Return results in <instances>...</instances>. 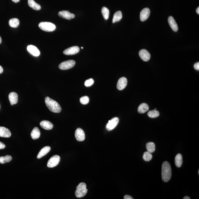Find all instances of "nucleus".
I'll return each instance as SVG.
<instances>
[{"mask_svg":"<svg viewBox=\"0 0 199 199\" xmlns=\"http://www.w3.org/2000/svg\"><path fill=\"white\" fill-rule=\"evenodd\" d=\"M161 177L162 180L165 182H169L171 179L172 177V169L170 164L168 161H164L162 164Z\"/></svg>","mask_w":199,"mask_h":199,"instance_id":"nucleus-1","label":"nucleus"},{"mask_svg":"<svg viewBox=\"0 0 199 199\" xmlns=\"http://www.w3.org/2000/svg\"><path fill=\"white\" fill-rule=\"evenodd\" d=\"M45 103L50 110L52 112L59 113L61 111V107L58 103L49 97H45Z\"/></svg>","mask_w":199,"mask_h":199,"instance_id":"nucleus-2","label":"nucleus"},{"mask_svg":"<svg viewBox=\"0 0 199 199\" xmlns=\"http://www.w3.org/2000/svg\"><path fill=\"white\" fill-rule=\"evenodd\" d=\"M75 196L78 198H82L84 197L87 194V190L86 188V185L84 183H81L76 187Z\"/></svg>","mask_w":199,"mask_h":199,"instance_id":"nucleus-3","label":"nucleus"},{"mask_svg":"<svg viewBox=\"0 0 199 199\" xmlns=\"http://www.w3.org/2000/svg\"><path fill=\"white\" fill-rule=\"evenodd\" d=\"M38 26L42 30L47 32H52L56 29L55 25L51 22H41Z\"/></svg>","mask_w":199,"mask_h":199,"instance_id":"nucleus-4","label":"nucleus"},{"mask_svg":"<svg viewBox=\"0 0 199 199\" xmlns=\"http://www.w3.org/2000/svg\"><path fill=\"white\" fill-rule=\"evenodd\" d=\"M75 65V62L73 60H69L62 62L59 65V68L61 70H65L71 69Z\"/></svg>","mask_w":199,"mask_h":199,"instance_id":"nucleus-5","label":"nucleus"},{"mask_svg":"<svg viewBox=\"0 0 199 199\" xmlns=\"http://www.w3.org/2000/svg\"><path fill=\"white\" fill-rule=\"evenodd\" d=\"M60 161V157L58 155L53 156L51 158L47 163V167L49 168H53L57 166Z\"/></svg>","mask_w":199,"mask_h":199,"instance_id":"nucleus-6","label":"nucleus"},{"mask_svg":"<svg viewBox=\"0 0 199 199\" xmlns=\"http://www.w3.org/2000/svg\"><path fill=\"white\" fill-rule=\"evenodd\" d=\"M119 122V119L117 117H115L108 121L107 124L106 128L108 131L112 130L115 129Z\"/></svg>","mask_w":199,"mask_h":199,"instance_id":"nucleus-7","label":"nucleus"},{"mask_svg":"<svg viewBox=\"0 0 199 199\" xmlns=\"http://www.w3.org/2000/svg\"><path fill=\"white\" fill-rule=\"evenodd\" d=\"M58 16L64 19L70 20L75 17V15L68 10H62L58 13Z\"/></svg>","mask_w":199,"mask_h":199,"instance_id":"nucleus-8","label":"nucleus"},{"mask_svg":"<svg viewBox=\"0 0 199 199\" xmlns=\"http://www.w3.org/2000/svg\"><path fill=\"white\" fill-rule=\"evenodd\" d=\"M80 51V48L78 46H73L66 49L64 51L63 53L67 55H73L78 53Z\"/></svg>","mask_w":199,"mask_h":199,"instance_id":"nucleus-9","label":"nucleus"},{"mask_svg":"<svg viewBox=\"0 0 199 199\" xmlns=\"http://www.w3.org/2000/svg\"><path fill=\"white\" fill-rule=\"evenodd\" d=\"M75 136L76 140L78 141H83L85 139V135L83 129L78 128L75 133Z\"/></svg>","mask_w":199,"mask_h":199,"instance_id":"nucleus-10","label":"nucleus"},{"mask_svg":"<svg viewBox=\"0 0 199 199\" xmlns=\"http://www.w3.org/2000/svg\"><path fill=\"white\" fill-rule=\"evenodd\" d=\"M127 84V79L125 77L120 78L118 80L117 84V88L119 90H122L126 88Z\"/></svg>","mask_w":199,"mask_h":199,"instance_id":"nucleus-11","label":"nucleus"},{"mask_svg":"<svg viewBox=\"0 0 199 199\" xmlns=\"http://www.w3.org/2000/svg\"><path fill=\"white\" fill-rule=\"evenodd\" d=\"M139 54L141 59L143 61H146V62L149 60L150 58H151V54L146 50H141L139 52Z\"/></svg>","mask_w":199,"mask_h":199,"instance_id":"nucleus-12","label":"nucleus"},{"mask_svg":"<svg viewBox=\"0 0 199 199\" xmlns=\"http://www.w3.org/2000/svg\"><path fill=\"white\" fill-rule=\"evenodd\" d=\"M150 10L148 8H145L141 11L140 13V20L142 22H144L148 19L150 16Z\"/></svg>","mask_w":199,"mask_h":199,"instance_id":"nucleus-13","label":"nucleus"},{"mask_svg":"<svg viewBox=\"0 0 199 199\" xmlns=\"http://www.w3.org/2000/svg\"><path fill=\"white\" fill-rule=\"evenodd\" d=\"M27 50L31 54L35 57H38L40 54L38 49L34 45H30L28 46Z\"/></svg>","mask_w":199,"mask_h":199,"instance_id":"nucleus-14","label":"nucleus"},{"mask_svg":"<svg viewBox=\"0 0 199 199\" xmlns=\"http://www.w3.org/2000/svg\"><path fill=\"white\" fill-rule=\"evenodd\" d=\"M11 136V133L9 129L3 126H0V137L9 138Z\"/></svg>","mask_w":199,"mask_h":199,"instance_id":"nucleus-15","label":"nucleus"},{"mask_svg":"<svg viewBox=\"0 0 199 199\" xmlns=\"http://www.w3.org/2000/svg\"><path fill=\"white\" fill-rule=\"evenodd\" d=\"M168 22L172 30L174 31H177L178 30V25L174 18L172 16H169L168 18Z\"/></svg>","mask_w":199,"mask_h":199,"instance_id":"nucleus-16","label":"nucleus"},{"mask_svg":"<svg viewBox=\"0 0 199 199\" xmlns=\"http://www.w3.org/2000/svg\"><path fill=\"white\" fill-rule=\"evenodd\" d=\"M18 96L17 94L14 92H12L9 94V99L11 105H13L17 103Z\"/></svg>","mask_w":199,"mask_h":199,"instance_id":"nucleus-17","label":"nucleus"},{"mask_svg":"<svg viewBox=\"0 0 199 199\" xmlns=\"http://www.w3.org/2000/svg\"><path fill=\"white\" fill-rule=\"evenodd\" d=\"M41 127L45 130H51L53 128V125L51 122L48 121L44 120L42 121L40 123Z\"/></svg>","mask_w":199,"mask_h":199,"instance_id":"nucleus-18","label":"nucleus"},{"mask_svg":"<svg viewBox=\"0 0 199 199\" xmlns=\"http://www.w3.org/2000/svg\"><path fill=\"white\" fill-rule=\"evenodd\" d=\"M51 150V147L49 146H46V147H43L42 149L40 152H39L38 155L37 156V158L38 159L42 158L44 156L46 155Z\"/></svg>","mask_w":199,"mask_h":199,"instance_id":"nucleus-19","label":"nucleus"},{"mask_svg":"<svg viewBox=\"0 0 199 199\" xmlns=\"http://www.w3.org/2000/svg\"><path fill=\"white\" fill-rule=\"evenodd\" d=\"M28 4L31 8L36 10H39L41 9V6L39 4L36 3L34 0H28Z\"/></svg>","mask_w":199,"mask_h":199,"instance_id":"nucleus-20","label":"nucleus"},{"mask_svg":"<svg viewBox=\"0 0 199 199\" xmlns=\"http://www.w3.org/2000/svg\"><path fill=\"white\" fill-rule=\"evenodd\" d=\"M31 136L32 138L34 140H37L40 137V132L38 128L35 127L33 129L31 133Z\"/></svg>","mask_w":199,"mask_h":199,"instance_id":"nucleus-21","label":"nucleus"},{"mask_svg":"<svg viewBox=\"0 0 199 199\" xmlns=\"http://www.w3.org/2000/svg\"><path fill=\"white\" fill-rule=\"evenodd\" d=\"M175 163L177 168H180L183 164V158L181 154H179L176 156L175 158Z\"/></svg>","mask_w":199,"mask_h":199,"instance_id":"nucleus-22","label":"nucleus"},{"mask_svg":"<svg viewBox=\"0 0 199 199\" xmlns=\"http://www.w3.org/2000/svg\"><path fill=\"white\" fill-rule=\"evenodd\" d=\"M149 110V107L147 104L145 103H143L140 104L138 108V112L139 113L143 114L145 113L148 111Z\"/></svg>","mask_w":199,"mask_h":199,"instance_id":"nucleus-23","label":"nucleus"},{"mask_svg":"<svg viewBox=\"0 0 199 199\" xmlns=\"http://www.w3.org/2000/svg\"><path fill=\"white\" fill-rule=\"evenodd\" d=\"M20 22L17 18H13L10 19L9 22V25L13 28H17L19 26Z\"/></svg>","mask_w":199,"mask_h":199,"instance_id":"nucleus-24","label":"nucleus"},{"mask_svg":"<svg viewBox=\"0 0 199 199\" xmlns=\"http://www.w3.org/2000/svg\"><path fill=\"white\" fill-rule=\"evenodd\" d=\"M122 13L120 11H117L115 12L114 15L113 19H112V23L119 21L122 18Z\"/></svg>","mask_w":199,"mask_h":199,"instance_id":"nucleus-25","label":"nucleus"},{"mask_svg":"<svg viewBox=\"0 0 199 199\" xmlns=\"http://www.w3.org/2000/svg\"><path fill=\"white\" fill-rule=\"evenodd\" d=\"M146 148L147 152L152 153L155 151V145L153 142H149L146 145Z\"/></svg>","mask_w":199,"mask_h":199,"instance_id":"nucleus-26","label":"nucleus"},{"mask_svg":"<svg viewBox=\"0 0 199 199\" xmlns=\"http://www.w3.org/2000/svg\"><path fill=\"white\" fill-rule=\"evenodd\" d=\"M12 159V157L11 156L6 155L5 156L0 157V163L4 164L10 162Z\"/></svg>","mask_w":199,"mask_h":199,"instance_id":"nucleus-27","label":"nucleus"},{"mask_svg":"<svg viewBox=\"0 0 199 199\" xmlns=\"http://www.w3.org/2000/svg\"><path fill=\"white\" fill-rule=\"evenodd\" d=\"M101 12H102L104 19L105 20H108L109 16V10L108 8L105 7H103L101 9Z\"/></svg>","mask_w":199,"mask_h":199,"instance_id":"nucleus-28","label":"nucleus"},{"mask_svg":"<svg viewBox=\"0 0 199 199\" xmlns=\"http://www.w3.org/2000/svg\"><path fill=\"white\" fill-rule=\"evenodd\" d=\"M147 115L150 118H155L159 116V112L156 110H153L149 111L147 113Z\"/></svg>","mask_w":199,"mask_h":199,"instance_id":"nucleus-29","label":"nucleus"},{"mask_svg":"<svg viewBox=\"0 0 199 199\" xmlns=\"http://www.w3.org/2000/svg\"><path fill=\"white\" fill-rule=\"evenodd\" d=\"M152 158V155L151 153L147 151L144 153L143 158L145 161H151Z\"/></svg>","mask_w":199,"mask_h":199,"instance_id":"nucleus-30","label":"nucleus"},{"mask_svg":"<svg viewBox=\"0 0 199 199\" xmlns=\"http://www.w3.org/2000/svg\"><path fill=\"white\" fill-rule=\"evenodd\" d=\"M80 101L81 103L83 105H86L88 103L89 101V97L87 96H84L80 98Z\"/></svg>","mask_w":199,"mask_h":199,"instance_id":"nucleus-31","label":"nucleus"},{"mask_svg":"<svg viewBox=\"0 0 199 199\" xmlns=\"http://www.w3.org/2000/svg\"><path fill=\"white\" fill-rule=\"evenodd\" d=\"M94 80L93 79H89L86 80L84 82L85 86L87 87H90L94 84Z\"/></svg>","mask_w":199,"mask_h":199,"instance_id":"nucleus-32","label":"nucleus"},{"mask_svg":"<svg viewBox=\"0 0 199 199\" xmlns=\"http://www.w3.org/2000/svg\"><path fill=\"white\" fill-rule=\"evenodd\" d=\"M194 68L196 70H199V62H197V63L194 64Z\"/></svg>","mask_w":199,"mask_h":199,"instance_id":"nucleus-33","label":"nucleus"},{"mask_svg":"<svg viewBox=\"0 0 199 199\" xmlns=\"http://www.w3.org/2000/svg\"><path fill=\"white\" fill-rule=\"evenodd\" d=\"M6 146L5 144L2 142H0V149H2L5 148Z\"/></svg>","mask_w":199,"mask_h":199,"instance_id":"nucleus-34","label":"nucleus"},{"mask_svg":"<svg viewBox=\"0 0 199 199\" xmlns=\"http://www.w3.org/2000/svg\"><path fill=\"white\" fill-rule=\"evenodd\" d=\"M124 199H133V197L129 195H126L124 197Z\"/></svg>","mask_w":199,"mask_h":199,"instance_id":"nucleus-35","label":"nucleus"},{"mask_svg":"<svg viewBox=\"0 0 199 199\" xmlns=\"http://www.w3.org/2000/svg\"><path fill=\"white\" fill-rule=\"evenodd\" d=\"M3 68L0 65V74L3 73Z\"/></svg>","mask_w":199,"mask_h":199,"instance_id":"nucleus-36","label":"nucleus"},{"mask_svg":"<svg viewBox=\"0 0 199 199\" xmlns=\"http://www.w3.org/2000/svg\"><path fill=\"white\" fill-rule=\"evenodd\" d=\"M12 1L13 2L16 3L19 2L20 1V0H12Z\"/></svg>","mask_w":199,"mask_h":199,"instance_id":"nucleus-37","label":"nucleus"},{"mask_svg":"<svg viewBox=\"0 0 199 199\" xmlns=\"http://www.w3.org/2000/svg\"><path fill=\"white\" fill-rule=\"evenodd\" d=\"M196 12L198 14H199V7H198L197 9H196Z\"/></svg>","mask_w":199,"mask_h":199,"instance_id":"nucleus-38","label":"nucleus"},{"mask_svg":"<svg viewBox=\"0 0 199 199\" xmlns=\"http://www.w3.org/2000/svg\"><path fill=\"white\" fill-rule=\"evenodd\" d=\"M190 197H188V196H185L183 198V199H190Z\"/></svg>","mask_w":199,"mask_h":199,"instance_id":"nucleus-39","label":"nucleus"},{"mask_svg":"<svg viewBox=\"0 0 199 199\" xmlns=\"http://www.w3.org/2000/svg\"><path fill=\"white\" fill-rule=\"evenodd\" d=\"M2 38H1V36H0V44H1V43H2Z\"/></svg>","mask_w":199,"mask_h":199,"instance_id":"nucleus-40","label":"nucleus"},{"mask_svg":"<svg viewBox=\"0 0 199 199\" xmlns=\"http://www.w3.org/2000/svg\"><path fill=\"white\" fill-rule=\"evenodd\" d=\"M81 48L82 49L83 48V47H81Z\"/></svg>","mask_w":199,"mask_h":199,"instance_id":"nucleus-41","label":"nucleus"},{"mask_svg":"<svg viewBox=\"0 0 199 199\" xmlns=\"http://www.w3.org/2000/svg\"><path fill=\"white\" fill-rule=\"evenodd\" d=\"M198 175H199V170L198 171Z\"/></svg>","mask_w":199,"mask_h":199,"instance_id":"nucleus-42","label":"nucleus"},{"mask_svg":"<svg viewBox=\"0 0 199 199\" xmlns=\"http://www.w3.org/2000/svg\"><path fill=\"white\" fill-rule=\"evenodd\" d=\"M0 108H1V105H0Z\"/></svg>","mask_w":199,"mask_h":199,"instance_id":"nucleus-43","label":"nucleus"}]
</instances>
